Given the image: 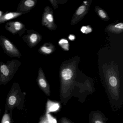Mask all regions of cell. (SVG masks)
Returning <instances> with one entry per match:
<instances>
[{
  "instance_id": "obj_22",
  "label": "cell",
  "mask_w": 123,
  "mask_h": 123,
  "mask_svg": "<svg viewBox=\"0 0 123 123\" xmlns=\"http://www.w3.org/2000/svg\"><path fill=\"white\" fill-rule=\"evenodd\" d=\"M94 123H103V122L100 120H97L95 121Z\"/></svg>"
},
{
  "instance_id": "obj_12",
  "label": "cell",
  "mask_w": 123,
  "mask_h": 123,
  "mask_svg": "<svg viewBox=\"0 0 123 123\" xmlns=\"http://www.w3.org/2000/svg\"><path fill=\"white\" fill-rule=\"evenodd\" d=\"M23 15H24L23 13L16 12H7L0 17V24L3 23L6 21L16 18Z\"/></svg>"
},
{
  "instance_id": "obj_20",
  "label": "cell",
  "mask_w": 123,
  "mask_h": 123,
  "mask_svg": "<svg viewBox=\"0 0 123 123\" xmlns=\"http://www.w3.org/2000/svg\"><path fill=\"white\" fill-rule=\"evenodd\" d=\"M39 123H48L46 115V116H44L41 118Z\"/></svg>"
},
{
  "instance_id": "obj_19",
  "label": "cell",
  "mask_w": 123,
  "mask_h": 123,
  "mask_svg": "<svg viewBox=\"0 0 123 123\" xmlns=\"http://www.w3.org/2000/svg\"><path fill=\"white\" fill-rule=\"evenodd\" d=\"M49 1L51 3L55 9L58 8V4H59L58 0H49Z\"/></svg>"
},
{
  "instance_id": "obj_3",
  "label": "cell",
  "mask_w": 123,
  "mask_h": 123,
  "mask_svg": "<svg viewBox=\"0 0 123 123\" xmlns=\"http://www.w3.org/2000/svg\"><path fill=\"white\" fill-rule=\"evenodd\" d=\"M0 46L4 52L10 58H20L22 56L21 53L15 45L4 36H0Z\"/></svg>"
},
{
  "instance_id": "obj_15",
  "label": "cell",
  "mask_w": 123,
  "mask_h": 123,
  "mask_svg": "<svg viewBox=\"0 0 123 123\" xmlns=\"http://www.w3.org/2000/svg\"><path fill=\"white\" fill-rule=\"evenodd\" d=\"M59 44L62 49L65 51H68L69 50V42L67 39H62L59 40Z\"/></svg>"
},
{
  "instance_id": "obj_4",
  "label": "cell",
  "mask_w": 123,
  "mask_h": 123,
  "mask_svg": "<svg viewBox=\"0 0 123 123\" xmlns=\"http://www.w3.org/2000/svg\"><path fill=\"white\" fill-rule=\"evenodd\" d=\"M42 25L45 26L50 31H55L57 28L55 23L54 12L49 6L45 7L42 14Z\"/></svg>"
},
{
  "instance_id": "obj_2",
  "label": "cell",
  "mask_w": 123,
  "mask_h": 123,
  "mask_svg": "<svg viewBox=\"0 0 123 123\" xmlns=\"http://www.w3.org/2000/svg\"><path fill=\"white\" fill-rule=\"evenodd\" d=\"M21 64L17 59L8 60L6 63L0 62V85H6L11 81Z\"/></svg>"
},
{
  "instance_id": "obj_1",
  "label": "cell",
  "mask_w": 123,
  "mask_h": 123,
  "mask_svg": "<svg viewBox=\"0 0 123 123\" xmlns=\"http://www.w3.org/2000/svg\"><path fill=\"white\" fill-rule=\"evenodd\" d=\"M25 95L21 92L19 83L14 82L7 96L6 111H9L12 114L13 110L17 108L23 109L24 106Z\"/></svg>"
},
{
  "instance_id": "obj_16",
  "label": "cell",
  "mask_w": 123,
  "mask_h": 123,
  "mask_svg": "<svg viewBox=\"0 0 123 123\" xmlns=\"http://www.w3.org/2000/svg\"><path fill=\"white\" fill-rule=\"evenodd\" d=\"M11 121L10 114L7 113V111H6L5 113L2 118L1 123H11Z\"/></svg>"
},
{
  "instance_id": "obj_7",
  "label": "cell",
  "mask_w": 123,
  "mask_h": 123,
  "mask_svg": "<svg viewBox=\"0 0 123 123\" xmlns=\"http://www.w3.org/2000/svg\"><path fill=\"white\" fill-rule=\"evenodd\" d=\"M90 3L83 4L77 9L71 19L70 24L75 25L81 20L87 14L90 10Z\"/></svg>"
},
{
  "instance_id": "obj_6",
  "label": "cell",
  "mask_w": 123,
  "mask_h": 123,
  "mask_svg": "<svg viewBox=\"0 0 123 123\" xmlns=\"http://www.w3.org/2000/svg\"><path fill=\"white\" fill-rule=\"evenodd\" d=\"M5 28L8 31L14 35H18L21 37L26 30L25 26L21 22L11 21L7 22Z\"/></svg>"
},
{
  "instance_id": "obj_24",
  "label": "cell",
  "mask_w": 123,
  "mask_h": 123,
  "mask_svg": "<svg viewBox=\"0 0 123 123\" xmlns=\"http://www.w3.org/2000/svg\"><path fill=\"white\" fill-rule=\"evenodd\" d=\"M1 109H0V115H1Z\"/></svg>"
},
{
  "instance_id": "obj_13",
  "label": "cell",
  "mask_w": 123,
  "mask_h": 123,
  "mask_svg": "<svg viewBox=\"0 0 123 123\" xmlns=\"http://www.w3.org/2000/svg\"><path fill=\"white\" fill-rule=\"evenodd\" d=\"M95 11L99 18L103 20L104 21H108L110 20V18L106 12L99 6H96Z\"/></svg>"
},
{
  "instance_id": "obj_21",
  "label": "cell",
  "mask_w": 123,
  "mask_h": 123,
  "mask_svg": "<svg viewBox=\"0 0 123 123\" xmlns=\"http://www.w3.org/2000/svg\"><path fill=\"white\" fill-rule=\"evenodd\" d=\"M68 38L71 41H73L75 39V37L73 34H70L68 36Z\"/></svg>"
},
{
  "instance_id": "obj_11",
  "label": "cell",
  "mask_w": 123,
  "mask_h": 123,
  "mask_svg": "<svg viewBox=\"0 0 123 123\" xmlns=\"http://www.w3.org/2000/svg\"><path fill=\"white\" fill-rule=\"evenodd\" d=\"M105 29L113 33L120 34L123 31V23H119L116 24H110L106 27Z\"/></svg>"
},
{
  "instance_id": "obj_18",
  "label": "cell",
  "mask_w": 123,
  "mask_h": 123,
  "mask_svg": "<svg viewBox=\"0 0 123 123\" xmlns=\"http://www.w3.org/2000/svg\"><path fill=\"white\" fill-rule=\"evenodd\" d=\"M46 116L48 123H57L56 119L49 113L47 114Z\"/></svg>"
},
{
  "instance_id": "obj_5",
  "label": "cell",
  "mask_w": 123,
  "mask_h": 123,
  "mask_svg": "<svg viewBox=\"0 0 123 123\" xmlns=\"http://www.w3.org/2000/svg\"><path fill=\"white\" fill-rule=\"evenodd\" d=\"M27 34L23 37L22 39L29 48L31 49L35 47L42 40V35L33 29L27 30Z\"/></svg>"
},
{
  "instance_id": "obj_23",
  "label": "cell",
  "mask_w": 123,
  "mask_h": 123,
  "mask_svg": "<svg viewBox=\"0 0 123 123\" xmlns=\"http://www.w3.org/2000/svg\"><path fill=\"white\" fill-rule=\"evenodd\" d=\"M3 14H4L3 12V11H0V17H1L3 15Z\"/></svg>"
},
{
  "instance_id": "obj_10",
  "label": "cell",
  "mask_w": 123,
  "mask_h": 123,
  "mask_svg": "<svg viewBox=\"0 0 123 123\" xmlns=\"http://www.w3.org/2000/svg\"><path fill=\"white\" fill-rule=\"evenodd\" d=\"M56 50L55 46L52 43H44L39 49L38 52L41 54L49 55L54 53Z\"/></svg>"
},
{
  "instance_id": "obj_14",
  "label": "cell",
  "mask_w": 123,
  "mask_h": 123,
  "mask_svg": "<svg viewBox=\"0 0 123 123\" xmlns=\"http://www.w3.org/2000/svg\"><path fill=\"white\" fill-rule=\"evenodd\" d=\"M59 105L57 103L49 101L47 104V113H49V112L56 111L59 109Z\"/></svg>"
},
{
  "instance_id": "obj_9",
  "label": "cell",
  "mask_w": 123,
  "mask_h": 123,
  "mask_svg": "<svg viewBox=\"0 0 123 123\" xmlns=\"http://www.w3.org/2000/svg\"><path fill=\"white\" fill-rule=\"evenodd\" d=\"M38 0H22L19 3L16 12L26 14L30 12L37 3Z\"/></svg>"
},
{
  "instance_id": "obj_8",
  "label": "cell",
  "mask_w": 123,
  "mask_h": 123,
  "mask_svg": "<svg viewBox=\"0 0 123 123\" xmlns=\"http://www.w3.org/2000/svg\"><path fill=\"white\" fill-rule=\"evenodd\" d=\"M37 80L40 89H41L47 95L49 96L50 94L49 85L46 79L43 69L41 67H39L38 69Z\"/></svg>"
},
{
  "instance_id": "obj_17",
  "label": "cell",
  "mask_w": 123,
  "mask_h": 123,
  "mask_svg": "<svg viewBox=\"0 0 123 123\" xmlns=\"http://www.w3.org/2000/svg\"><path fill=\"white\" fill-rule=\"evenodd\" d=\"M80 31L83 33L88 34L92 31V29L90 26H83L81 28Z\"/></svg>"
}]
</instances>
